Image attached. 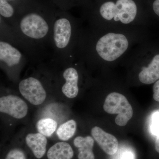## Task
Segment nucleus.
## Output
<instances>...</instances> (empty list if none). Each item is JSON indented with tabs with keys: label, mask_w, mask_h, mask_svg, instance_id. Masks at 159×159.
<instances>
[{
	"label": "nucleus",
	"mask_w": 159,
	"mask_h": 159,
	"mask_svg": "<svg viewBox=\"0 0 159 159\" xmlns=\"http://www.w3.org/2000/svg\"><path fill=\"white\" fill-rule=\"evenodd\" d=\"M74 145L78 148V159H95L93 152L94 140L92 137L78 136L74 139Z\"/></svg>",
	"instance_id": "4468645a"
},
{
	"label": "nucleus",
	"mask_w": 159,
	"mask_h": 159,
	"mask_svg": "<svg viewBox=\"0 0 159 159\" xmlns=\"http://www.w3.org/2000/svg\"><path fill=\"white\" fill-rule=\"evenodd\" d=\"M28 107L21 98L14 95L2 96L0 98V111L13 118L21 119L28 113Z\"/></svg>",
	"instance_id": "9d476101"
},
{
	"label": "nucleus",
	"mask_w": 159,
	"mask_h": 159,
	"mask_svg": "<svg viewBox=\"0 0 159 159\" xmlns=\"http://www.w3.org/2000/svg\"><path fill=\"white\" fill-rule=\"evenodd\" d=\"M83 1V0H51L57 9L67 11L78 6Z\"/></svg>",
	"instance_id": "a211bd4d"
},
{
	"label": "nucleus",
	"mask_w": 159,
	"mask_h": 159,
	"mask_svg": "<svg viewBox=\"0 0 159 159\" xmlns=\"http://www.w3.org/2000/svg\"><path fill=\"white\" fill-rule=\"evenodd\" d=\"M151 129L155 135L159 136V112L156 113L152 116Z\"/></svg>",
	"instance_id": "aec40b11"
},
{
	"label": "nucleus",
	"mask_w": 159,
	"mask_h": 159,
	"mask_svg": "<svg viewBox=\"0 0 159 159\" xmlns=\"http://www.w3.org/2000/svg\"><path fill=\"white\" fill-rule=\"evenodd\" d=\"M26 143L36 158L41 159L47 150L48 140L41 134L30 133L26 136Z\"/></svg>",
	"instance_id": "f8f14e48"
},
{
	"label": "nucleus",
	"mask_w": 159,
	"mask_h": 159,
	"mask_svg": "<svg viewBox=\"0 0 159 159\" xmlns=\"http://www.w3.org/2000/svg\"><path fill=\"white\" fill-rule=\"evenodd\" d=\"M82 28L79 21L68 11L57 9L51 34V63L62 66L77 58Z\"/></svg>",
	"instance_id": "7ed1b4c3"
},
{
	"label": "nucleus",
	"mask_w": 159,
	"mask_h": 159,
	"mask_svg": "<svg viewBox=\"0 0 159 159\" xmlns=\"http://www.w3.org/2000/svg\"><path fill=\"white\" fill-rule=\"evenodd\" d=\"M88 18L89 27L102 30L128 29L136 25L138 8L133 0L103 2Z\"/></svg>",
	"instance_id": "20e7f679"
},
{
	"label": "nucleus",
	"mask_w": 159,
	"mask_h": 159,
	"mask_svg": "<svg viewBox=\"0 0 159 159\" xmlns=\"http://www.w3.org/2000/svg\"><path fill=\"white\" fill-rule=\"evenodd\" d=\"M91 134L102 150L109 155L116 153L119 142L113 135L106 132L98 126H95L91 130Z\"/></svg>",
	"instance_id": "9b49d317"
},
{
	"label": "nucleus",
	"mask_w": 159,
	"mask_h": 159,
	"mask_svg": "<svg viewBox=\"0 0 159 159\" xmlns=\"http://www.w3.org/2000/svg\"><path fill=\"white\" fill-rule=\"evenodd\" d=\"M120 159H134V156L131 152H125L122 154Z\"/></svg>",
	"instance_id": "4be33fe9"
},
{
	"label": "nucleus",
	"mask_w": 159,
	"mask_h": 159,
	"mask_svg": "<svg viewBox=\"0 0 159 159\" xmlns=\"http://www.w3.org/2000/svg\"><path fill=\"white\" fill-rule=\"evenodd\" d=\"M29 61L25 54L16 46L0 39V64L8 72H17Z\"/></svg>",
	"instance_id": "423d86ee"
},
{
	"label": "nucleus",
	"mask_w": 159,
	"mask_h": 159,
	"mask_svg": "<svg viewBox=\"0 0 159 159\" xmlns=\"http://www.w3.org/2000/svg\"><path fill=\"white\" fill-rule=\"evenodd\" d=\"M74 151L71 145L66 142H58L51 146L47 153L48 159H72Z\"/></svg>",
	"instance_id": "2eb2a0df"
},
{
	"label": "nucleus",
	"mask_w": 159,
	"mask_h": 159,
	"mask_svg": "<svg viewBox=\"0 0 159 159\" xmlns=\"http://www.w3.org/2000/svg\"><path fill=\"white\" fill-rule=\"evenodd\" d=\"M103 108L107 113L118 114L115 122L119 126L126 125L133 116L132 107L127 98L117 92L111 93L107 97Z\"/></svg>",
	"instance_id": "39448f33"
},
{
	"label": "nucleus",
	"mask_w": 159,
	"mask_h": 159,
	"mask_svg": "<svg viewBox=\"0 0 159 159\" xmlns=\"http://www.w3.org/2000/svg\"><path fill=\"white\" fill-rule=\"evenodd\" d=\"M57 125V122L54 119L47 118L39 120L36 128L39 133L46 137H50L56 131Z\"/></svg>",
	"instance_id": "f3484780"
},
{
	"label": "nucleus",
	"mask_w": 159,
	"mask_h": 159,
	"mask_svg": "<svg viewBox=\"0 0 159 159\" xmlns=\"http://www.w3.org/2000/svg\"><path fill=\"white\" fill-rule=\"evenodd\" d=\"M152 8L155 13L159 16V0H155L154 2Z\"/></svg>",
	"instance_id": "5701e85b"
},
{
	"label": "nucleus",
	"mask_w": 159,
	"mask_h": 159,
	"mask_svg": "<svg viewBox=\"0 0 159 159\" xmlns=\"http://www.w3.org/2000/svg\"><path fill=\"white\" fill-rule=\"evenodd\" d=\"M155 148L157 152L159 153V136H158L155 142Z\"/></svg>",
	"instance_id": "b1692460"
},
{
	"label": "nucleus",
	"mask_w": 159,
	"mask_h": 159,
	"mask_svg": "<svg viewBox=\"0 0 159 159\" xmlns=\"http://www.w3.org/2000/svg\"><path fill=\"white\" fill-rule=\"evenodd\" d=\"M5 159H27V158L23 150L15 148L9 151Z\"/></svg>",
	"instance_id": "6ab92c4d"
},
{
	"label": "nucleus",
	"mask_w": 159,
	"mask_h": 159,
	"mask_svg": "<svg viewBox=\"0 0 159 159\" xmlns=\"http://www.w3.org/2000/svg\"><path fill=\"white\" fill-rule=\"evenodd\" d=\"M128 29L102 30L82 28L76 56L89 65L120 60L133 45L134 34Z\"/></svg>",
	"instance_id": "f03ea898"
},
{
	"label": "nucleus",
	"mask_w": 159,
	"mask_h": 159,
	"mask_svg": "<svg viewBox=\"0 0 159 159\" xmlns=\"http://www.w3.org/2000/svg\"><path fill=\"white\" fill-rule=\"evenodd\" d=\"M140 53L137 56L144 62L135 57L143 64L138 75L139 80L143 84H152L159 79V54L149 57L145 54L144 51Z\"/></svg>",
	"instance_id": "1a4fd4ad"
},
{
	"label": "nucleus",
	"mask_w": 159,
	"mask_h": 159,
	"mask_svg": "<svg viewBox=\"0 0 159 159\" xmlns=\"http://www.w3.org/2000/svg\"><path fill=\"white\" fill-rule=\"evenodd\" d=\"M77 129V123L75 120H69L58 127L57 135L59 139L66 141L74 136Z\"/></svg>",
	"instance_id": "dca6fc26"
},
{
	"label": "nucleus",
	"mask_w": 159,
	"mask_h": 159,
	"mask_svg": "<svg viewBox=\"0 0 159 159\" xmlns=\"http://www.w3.org/2000/svg\"><path fill=\"white\" fill-rule=\"evenodd\" d=\"M79 62V59L76 58L72 62L61 66L64 69L61 73L64 82L61 85V91L69 99H74L79 93L80 74L77 67Z\"/></svg>",
	"instance_id": "6e6552de"
},
{
	"label": "nucleus",
	"mask_w": 159,
	"mask_h": 159,
	"mask_svg": "<svg viewBox=\"0 0 159 159\" xmlns=\"http://www.w3.org/2000/svg\"><path fill=\"white\" fill-rule=\"evenodd\" d=\"M153 98L155 101L159 102V79L154 83L153 86Z\"/></svg>",
	"instance_id": "412c9836"
},
{
	"label": "nucleus",
	"mask_w": 159,
	"mask_h": 159,
	"mask_svg": "<svg viewBox=\"0 0 159 159\" xmlns=\"http://www.w3.org/2000/svg\"><path fill=\"white\" fill-rule=\"evenodd\" d=\"M20 93L31 104L39 105L45 101L47 92L41 80L34 77L23 79L18 84Z\"/></svg>",
	"instance_id": "0eeeda50"
},
{
	"label": "nucleus",
	"mask_w": 159,
	"mask_h": 159,
	"mask_svg": "<svg viewBox=\"0 0 159 159\" xmlns=\"http://www.w3.org/2000/svg\"><path fill=\"white\" fill-rule=\"evenodd\" d=\"M57 9L51 0H22L11 25L0 18V38L20 49L32 62L50 60L51 34Z\"/></svg>",
	"instance_id": "f257e3e1"
},
{
	"label": "nucleus",
	"mask_w": 159,
	"mask_h": 159,
	"mask_svg": "<svg viewBox=\"0 0 159 159\" xmlns=\"http://www.w3.org/2000/svg\"><path fill=\"white\" fill-rule=\"evenodd\" d=\"M21 0H0V18L10 25L16 17Z\"/></svg>",
	"instance_id": "ddd939ff"
}]
</instances>
